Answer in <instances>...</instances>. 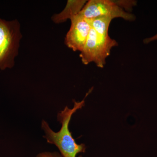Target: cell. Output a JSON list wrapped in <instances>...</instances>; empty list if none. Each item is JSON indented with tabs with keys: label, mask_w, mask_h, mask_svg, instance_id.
<instances>
[{
	"label": "cell",
	"mask_w": 157,
	"mask_h": 157,
	"mask_svg": "<svg viewBox=\"0 0 157 157\" xmlns=\"http://www.w3.org/2000/svg\"><path fill=\"white\" fill-rule=\"evenodd\" d=\"M78 157H82V155H80V156H78Z\"/></svg>",
	"instance_id": "8fae6325"
},
{
	"label": "cell",
	"mask_w": 157,
	"mask_h": 157,
	"mask_svg": "<svg viewBox=\"0 0 157 157\" xmlns=\"http://www.w3.org/2000/svg\"><path fill=\"white\" fill-rule=\"evenodd\" d=\"M22 38L21 24L17 19L6 21L0 18V70L14 67Z\"/></svg>",
	"instance_id": "7a4b0ae2"
},
{
	"label": "cell",
	"mask_w": 157,
	"mask_h": 157,
	"mask_svg": "<svg viewBox=\"0 0 157 157\" xmlns=\"http://www.w3.org/2000/svg\"><path fill=\"white\" fill-rule=\"evenodd\" d=\"M113 19L110 17H100L87 20L92 29L97 33L102 35H109L108 30L109 25Z\"/></svg>",
	"instance_id": "52a82bcc"
},
{
	"label": "cell",
	"mask_w": 157,
	"mask_h": 157,
	"mask_svg": "<svg viewBox=\"0 0 157 157\" xmlns=\"http://www.w3.org/2000/svg\"><path fill=\"white\" fill-rule=\"evenodd\" d=\"M86 0H68L63 10L52 16L51 20L56 24L62 23L68 19L71 20L80 12L85 4Z\"/></svg>",
	"instance_id": "8992f818"
},
{
	"label": "cell",
	"mask_w": 157,
	"mask_h": 157,
	"mask_svg": "<svg viewBox=\"0 0 157 157\" xmlns=\"http://www.w3.org/2000/svg\"><path fill=\"white\" fill-rule=\"evenodd\" d=\"M93 88L86 93L84 99L80 102L73 100L74 106L72 108L66 106L63 110L57 113V119L61 124L59 131L55 132L51 128L45 120L41 121V129L43 132V137L47 143L55 145L63 157H76L80 153H85L86 147L84 144H78L72 137L69 130V124L73 114L78 109L84 107L85 99L91 93Z\"/></svg>",
	"instance_id": "6da1fadb"
},
{
	"label": "cell",
	"mask_w": 157,
	"mask_h": 157,
	"mask_svg": "<svg viewBox=\"0 0 157 157\" xmlns=\"http://www.w3.org/2000/svg\"><path fill=\"white\" fill-rule=\"evenodd\" d=\"M118 45L117 42L109 35L98 33L91 28L79 56L83 64L94 63L98 67L103 68L111 49Z\"/></svg>",
	"instance_id": "3957f363"
},
{
	"label": "cell",
	"mask_w": 157,
	"mask_h": 157,
	"mask_svg": "<svg viewBox=\"0 0 157 157\" xmlns=\"http://www.w3.org/2000/svg\"><path fill=\"white\" fill-rule=\"evenodd\" d=\"M78 14L87 20L100 17H117L132 21L135 17L119 7L114 1L90 0L87 1Z\"/></svg>",
	"instance_id": "277c9868"
},
{
	"label": "cell",
	"mask_w": 157,
	"mask_h": 157,
	"mask_svg": "<svg viewBox=\"0 0 157 157\" xmlns=\"http://www.w3.org/2000/svg\"><path fill=\"white\" fill-rule=\"evenodd\" d=\"M157 40V33L155 34V36H153L149 37V38H146L144 40V42L145 44H148L153 41H156Z\"/></svg>",
	"instance_id": "30bf717a"
},
{
	"label": "cell",
	"mask_w": 157,
	"mask_h": 157,
	"mask_svg": "<svg viewBox=\"0 0 157 157\" xmlns=\"http://www.w3.org/2000/svg\"><path fill=\"white\" fill-rule=\"evenodd\" d=\"M122 9L127 11L132 10L134 6H136L137 2L135 1H114Z\"/></svg>",
	"instance_id": "ba28073f"
},
{
	"label": "cell",
	"mask_w": 157,
	"mask_h": 157,
	"mask_svg": "<svg viewBox=\"0 0 157 157\" xmlns=\"http://www.w3.org/2000/svg\"><path fill=\"white\" fill-rule=\"evenodd\" d=\"M36 157H63L58 152L44 151L39 153Z\"/></svg>",
	"instance_id": "9c48e42d"
},
{
	"label": "cell",
	"mask_w": 157,
	"mask_h": 157,
	"mask_svg": "<svg viewBox=\"0 0 157 157\" xmlns=\"http://www.w3.org/2000/svg\"><path fill=\"white\" fill-rule=\"evenodd\" d=\"M71 26L65 38V43L74 52H81L88 37L91 26L87 20L77 14L71 20Z\"/></svg>",
	"instance_id": "5b68a950"
}]
</instances>
